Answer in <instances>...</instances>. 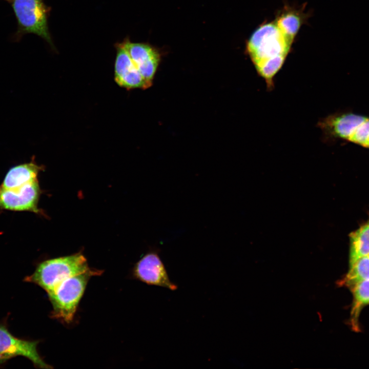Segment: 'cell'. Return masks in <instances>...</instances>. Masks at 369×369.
<instances>
[{
	"label": "cell",
	"mask_w": 369,
	"mask_h": 369,
	"mask_svg": "<svg viewBox=\"0 0 369 369\" xmlns=\"http://www.w3.org/2000/svg\"><path fill=\"white\" fill-rule=\"evenodd\" d=\"M40 194L37 179L14 189L0 186V209L38 213L40 210L37 204Z\"/></svg>",
	"instance_id": "6"
},
{
	"label": "cell",
	"mask_w": 369,
	"mask_h": 369,
	"mask_svg": "<svg viewBox=\"0 0 369 369\" xmlns=\"http://www.w3.org/2000/svg\"><path fill=\"white\" fill-rule=\"evenodd\" d=\"M361 146L365 148H369V121Z\"/></svg>",
	"instance_id": "15"
},
{
	"label": "cell",
	"mask_w": 369,
	"mask_h": 369,
	"mask_svg": "<svg viewBox=\"0 0 369 369\" xmlns=\"http://www.w3.org/2000/svg\"><path fill=\"white\" fill-rule=\"evenodd\" d=\"M9 3L12 6L17 23L16 38L33 33L53 47L48 26L50 8L43 0H11Z\"/></svg>",
	"instance_id": "4"
},
{
	"label": "cell",
	"mask_w": 369,
	"mask_h": 369,
	"mask_svg": "<svg viewBox=\"0 0 369 369\" xmlns=\"http://www.w3.org/2000/svg\"><path fill=\"white\" fill-rule=\"evenodd\" d=\"M304 7L297 9L285 5L277 13L274 20L283 34L293 42L300 28L307 19L308 14L304 13Z\"/></svg>",
	"instance_id": "10"
},
{
	"label": "cell",
	"mask_w": 369,
	"mask_h": 369,
	"mask_svg": "<svg viewBox=\"0 0 369 369\" xmlns=\"http://www.w3.org/2000/svg\"><path fill=\"white\" fill-rule=\"evenodd\" d=\"M350 265L369 254V220L350 235Z\"/></svg>",
	"instance_id": "12"
},
{
	"label": "cell",
	"mask_w": 369,
	"mask_h": 369,
	"mask_svg": "<svg viewBox=\"0 0 369 369\" xmlns=\"http://www.w3.org/2000/svg\"><path fill=\"white\" fill-rule=\"evenodd\" d=\"M6 360L0 359V365L4 363Z\"/></svg>",
	"instance_id": "16"
},
{
	"label": "cell",
	"mask_w": 369,
	"mask_h": 369,
	"mask_svg": "<svg viewBox=\"0 0 369 369\" xmlns=\"http://www.w3.org/2000/svg\"><path fill=\"white\" fill-rule=\"evenodd\" d=\"M115 63V80L120 87L130 89H146L150 85L142 77L127 52L118 44Z\"/></svg>",
	"instance_id": "9"
},
{
	"label": "cell",
	"mask_w": 369,
	"mask_h": 369,
	"mask_svg": "<svg viewBox=\"0 0 369 369\" xmlns=\"http://www.w3.org/2000/svg\"><path fill=\"white\" fill-rule=\"evenodd\" d=\"M132 277L149 285L165 288L171 291L177 289V285L170 280L156 250L148 252L135 263L132 271Z\"/></svg>",
	"instance_id": "5"
},
{
	"label": "cell",
	"mask_w": 369,
	"mask_h": 369,
	"mask_svg": "<svg viewBox=\"0 0 369 369\" xmlns=\"http://www.w3.org/2000/svg\"><path fill=\"white\" fill-rule=\"evenodd\" d=\"M37 341H28L13 336L7 327L0 324V359H7L18 356L29 359L37 368H52L39 355L37 346Z\"/></svg>",
	"instance_id": "7"
},
{
	"label": "cell",
	"mask_w": 369,
	"mask_h": 369,
	"mask_svg": "<svg viewBox=\"0 0 369 369\" xmlns=\"http://www.w3.org/2000/svg\"><path fill=\"white\" fill-rule=\"evenodd\" d=\"M5 1H7L8 3H9V2H10L11 0H5Z\"/></svg>",
	"instance_id": "17"
},
{
	"label": "cell",
	"mask_w": 369,
	"mask_h": 369,
	"mask_svg": "<svg viewBox=\"0 0 369 369\" xmlns=\"http://www.w3.org/2000/svg\"><path fill=\"white\" fill-rule=\"evenodd\" d=\"M91 269L83 254L77 253L40 262L34 272L25 280L38 285L48 294L64 280Z\"/></svg>",
	"instance_id": "3"
},
{
	"label": "cell",
	"mask_w": 369,
	"mask_h": 369,
	"mask_svg": "<svg viewBox=\"0 0 369 369\" xmlns=\"http://www.w3.org/2000/svg\"><path fill=\"white\" fill-rule=\"evenodd\" d=\"M369 279V254L358 259L352 265L341 284L352 288L357 283Z\"/></svg>",
	"instance_id": "13"
},
{
	"label": "cell",
	"mask_w": 369,
	"mask_h": 369,
	"mask_svg": "<svg viewBox=\"0 0 369 369\" xmlns=\"http://www.w3.org/2000/svg\"><path fill=\"white\" fill-rule=\"evenodd\" d=\"M102 272V270L91 269L60 282L48 294L52 306L50 316L63 323H71L89 279L93 276L100 275Z\"/></svg>",
	"instance_id": "2"
},
{
	"label": "cell",
	"mask_w": 369,
	"mask_h": 369,
	"mask_svg": "<svg viewBox=\"0 0 369 369\" xmlns=\"http://www.w3.org/2000/svg\"><path fill=\"white\" fill-rule=\"evenodd\" d=\"M118 45L127 52L142 77L151 85L159 61V53L148 45L129 40Z\"/></svg>",
	"instance_id": "8"
},
{
	"label": "cell",
	"mask_w": 369,
	"mask_h": 369,
	"mask_svg": "<svg viewBox=\"0 0 369 369\" xmlns=\"http://www.w3.org/2000/svg\"><path fill=\"white\" fill-rule=\"evenodd\" d=\"M43 169L34 160L14 166L8 171L1 186L7 189L23 186L37 179L38 173Z\"/></svg>",
	"instance_id": "11"
},
{
	"label": "cell",
	"mask_w": 369,
	"mask_h": 369,
	"mask_svg": "<svg viewBox=\"0 0 369 369\" xmlns=\"http://www.w3.org/2000/svg\"><path fill=\"white\" fill-rule=\"evenodd\" d=\"M351 289L353 294L352 323L354 327L356 328L357 318L361 309L369 304V279L359 282Z\"/></svg>",
	"instance_id": "14"
},
{
	"label": "cell",
	"mask_w": 369,
	"mask_h": 369,
	"mask_svg": "<svg viewBox=\"0 0 369 369\" xmlns=\"http://www.w3.org/2000/svg\"><path fill=\"white\" fill-rule=\"evenodd\" d=\"M293 42L274 20L260 25L247 41L246 52L268 90L274 88V78L282 68Z\"/></svg>",
	"instance_id": "1"
}]
</instances>
